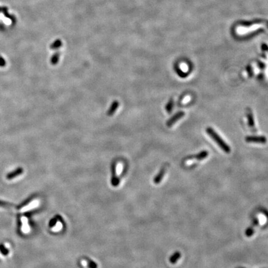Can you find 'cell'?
<instances>
[{
  "instance_id": "cell-1",
  "label": "cell",
  "mask_w": 268,
  "mask_h": 268,
  "mask_svg": "<svg viewBox=\"0 0 268 268\" xmlns=\"http://www.w3.org/2000/svg\"><path fill=\"white\" fill-rule=\"evenodd\" d=\"M206 132L212 138V139L220 146V148L225 153H228L230 152V147L222 139L219 135L211 127L206 129Z\"/></svg>"
},
{
  "instance_id": "cell-2",
  "label": "cell",
  "mask_w": 268,
  "mask_h": 268,
  "mask_svg": "<svg viewBox=\"0 0 268 268\" xmlns=\"http://www.w3.org/2000/svg\"><path fill=\"white\" fill-rule=\"evenodd\" d=\"M246 141L249 143L266 144L267 139L264 136H248L246 137Z\"/></svg>"
},
{
  "instance_id": "cell-3",
  "label": "cell",
  "mask_w": 268,
  "mask_h": 268,
  "mask_svg": "<svg viewBox=\"0 0 268 268\" xmlns=\"http://www.w3.org/2000/svg\"><path fill=\"white\" fill-rule=\"evenodd\" d=\"M185 116V112L183 111H179L177 112L175 115H174L167 122V125L168 127H171L176 122L178 121L179 119H181L182 118H183Z\"/></svg>"
},
{
  "instance_id": "cell-4",
  "label": "cell",
  "mask_w": 268,
  "mask_h": 268,
  "mask_svg": "<svg viewBox=\"0 0 268 268\" xmlns=\"http://www.w3.org/2000/svg\"><path fill=\"white\" fill-rule=\"evenodd\" d=\"M39 205V201L37 200H32V202H30V203L23 205L21 208L19 209V211L21 212H24L28 211L29 210H31L34 208L37 207Z\"/></svg>"
},
{
  "instance_id": "cell-5",
  "label": "cell",
  "mask_w": 268,
  "mask_h": 268,
  "mask_svg": "<svg viewBox=\"0 0 268 268\" xmlns=\"http://www.w3.org/2000/svg\"><path fill=\"white\" fill-rule=\"evenodd\" d=\"M258 225H259V220L258 219L254 220L252 223V224L246 230V232H245L246 236L247 237H251V236H253L256 227L258 226Z\"/></svg>"
},
{
  "instance_id": "cell-6",
  "label": "cell",
  "mask_w": 268,
  "mask_h": 268,
  "mask_svg": "<svg viewBox=\"0 0 268 268\" xmlns=\"http://www.w3.org/2000/svg\"><path fill=\"white\" fill-rule=\"evenodd\" d=\"M268 21H265V20H254V21H243V22H240L239 23V25L242 26H244V27H248L252 25H256V24H260V23H267Z\"/></svg>"
},
{
  "instance_id": "cell-7",
  "label": "cell",
  "mask_w": 268,
  "mask_h": 268,
  "mask_svg": "<svg viewBox=\"0 0 268 268\" xmlns=\"http://www.w3.org/2000/svg\"><path fill=\"white\" fill-rule=\"evenodd\" d=\"M23 172V169L22 168H17L16 170L13 171V172H9V173L7 175L6 178H7L8 179H13L14 178L17 177L18 176H19V175H20V174H21Z\"/></svg>"
},
{
  "instance_id": "cell-8",
  "label": "cell",
  "mask_w": 268,
  "mask_h": 268,
  "mask_svg": "<svg viewBox=\"0 0 268 268\" xmlns=\"http://www.w3.org/2000/svg\"><path fill=\"white\" fill-rule=\"evenodd\" d=\"M247 118H248V122L249 127L251 128H254V116L251 112V111L249 109H248L247 111Z\"/></svg>"
},
{
  "instance_id": "cell-9",
  "label": "cell",
  "mask_w": 268,
  "mask_h": 268,
  "mask_svg": "<svg viewBox=\"0 0 268 268\" xmlns=\"http://www.w3.org/2000/svg\"><path fill=\"white\" fill-rule=\"evenodd\" d=\"M119 104V102L118 101H114L112 102L111 107L109 108L108 112H107V115L109 116H111L114 114V113L116 111L117 109L118 108Z\"/></svg>"
},
{
  "instance_id": "cell-10",
  "label": "cell",
  "mask_w": 268,
  "mask_h": 268,
  "mask_svg": "<svg viewBox=\"0 0 268 268\" xmlns=\"http://www.w3.org/2000/svg\"><path fill=\"white\" fill-rule=\"evenodd\" d=\"M21 222H22V230L25 233H27L29 232L30 228L29 226L28 225V220L25 217H21Z\"/></svg>"
},
{
  "instance_id": "cell-11",
  "label": "cell",
  "mask_w": 268,
  "mask_h": 268,
  "mask_svg": "<svg viewBox=\"0 0 268 268\" xmlns=\"http://www.w3.org/2000/svg\"><path fill=\"white\" fill-rule=\"evenodd\" d=\"M208 155H209L208 151L206 150H204V151H202L201 152H200L197 155H195L194 158L197 160H203L205 158H206L208 156Z\"/></svg>"
},
{
  "instance_id": "cell-12",
  "label": "cell",
  "mask_w": 268,
  "mask_h": 268,
  "mask_svg": "<svg viewBox=\"0 0 268 268\" xmlns=\"http://www.w3.org/2000/svg\"><path fill=\"white\" fill-rule=\"evenodd\" d=\"M166 170H167L166 168L164 167V168H163L161 169V170L160 171V172H159L158 175L155 178V181L156 183H160L163 177L164 176V175H165V174L166 172Z\"/></svg>"
},
{
  "instance_id": "cell-13",
  "label": "cell",
  "mask_w": 268,
  "mask_h": 268,
  "mask_svg": "<svg viewBox=\"0 0 268 268\" xmlns=\"http://www.w3.org/2000/svg\"><path fill=\"white\" fill-rule=\"evenodd\" d=\"M181 253L179 252L175 253L171 258L170 261L172 264H175L181 258Z\"/></svg>"
},
{
  "instance_id": "cell-14",
  "label": "cell",
  "mask_w": 268,
  "mask_h": 268,
  "mask_svg": "<svg viewBox=\"0 0 268 268\" xmlns=\"http://www.w3.org/2000/svg\"><path fill=\"white\" fill-rule=\"evenodd\" d=\"M59 58H60V53L56 52L55 53L53 54V55L51 58V63L52 65H56L58 62Z\"/></svg>"
},
{
  "instance_id": "cell-15",
  "label": "cell",
  "mask_w": 268,
  "mask_h": 268,
  "mask_svg": "<svg viewBox=\"0 0 268 268\" xmlns=\"http://www.w3.org/2000/svg\"><path fill=\"white\" fill-rule=\"evenodd\" d=\"M62 46V42L61 41V40L57 39L53 44H52V45L50 46V48L55 50V49L60 48Z\"/></svg>"
},
{
  "instance_id": "cell-16",
  "label": "cell",
  "mask_w": 268,
  "mask_h": 268,
  "mask_svg": "<svg viewBox=\"0 0 268 268\" xmlns=\"http://www.w3.org/2000/svg\"><path fill=\"white\" fill-rule=\"evenodd\" d=\"M174 107V101L172 99H171L170 101L168 102L167 106H166V110L168 112L170 113L172 110V108Z\"/></svg>"
},
{
  "instance_id": "cell-17",
  "label": "cell",
  "mask_w": 268,
  "mask_h": 268,
  "mask_svg": "<svg viewBox=\"0 0 268 268\" xmlns=\"http://www.w3.org/2000/svg\"><path fill=\"white\" fill-rule=\"evenodd\" d=\"M62 227H63V225H62V223L60 222H59V221H57L55 226L52 228V230L53 232H58V231H60V230H62Z\"/></svg>"
},
{
  "instance_id": "cell-18",
  "label": "cell",
  "mask_w": 268,
  "mask_h": 268,
  "mask_svg": "<svg viewBox=\"0 0 268 268\" xmlns=\"http://www.w3.org/2000/svg\"><path fill=\"white\" fill-rule=\"evenodd\" d=\"M122 165L121 163H119L118 165V166L116 167V175L117 176H119L121 174L122 171Z\"/></svg>"
},
{
  "instance_id": "cell-19",
  "label": "cell",
  "mask_w": 268,
  "mask_h": 268,
  "mask_svg": "<svg viewBox=\"0 0 268 268\" xmlns=\"http://www.w3.org/2000/svg\"><path fill=\"white\" fill-rule=\"evenodd\" d=\"M0 250L3 254H7L8 253V251L6 249V248L4 247V246L3 244H1L0 246Z\"/></svg>"
},
{
  "instance_id": "cell-20",
  "label": "cell",
  "mask_w": 268,
  "mask_h": 268,
  "mask_svg": "<svg viewBox=\"0 0 268 268\" xmlns=\"http://www.w3.org/2000/svg\"><path fill=\"white\" fill-rule=\"evenodd\" d=\"M6 62L5 60L3 57H0V67H4L6 65Z\"/></svg>"
},
{
  "instance_id": "cell-21",
  "label": "cell",
  "mask_w": 268,
  "mask_h": 268,
  "mask_svg": "<svg viewBox=\"0 0 268 268\" xmlns=\"http://www.w3.org/2000/svg\"><path fill=\"white\" fill-rule=\"evenodd\" d=\"M261 48H262V50H264V51H266V50L268 51V46L266 44H262Z\"/></svg>"
},
{
  "instance_id": "cell-22",
  "label": "cell",
  "mask_w": 268,
  "mask_h": 268,
  "mask_svg": "<svg viewBox=\"0 0 268 268\" xmlns=\"http://www.w3.org/2000/svg\"><path fill=\"white\" fill-rule=\"evenodd\" d=\"M81 263V265H82L83 266H87V265H88V264H87V262H86L85 260H82Z\"/></svg>"
}]
</instances>
